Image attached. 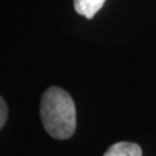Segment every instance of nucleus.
<instances>
[{
  "label": "nucleus",
  "instance_id": "f257e3e1",
  "mask_svg": "<svg viewBox=\"0 0 156 156\" xmlns=\"http://www.w3.org/2000/svg\"><path fill=\"white\" fill-rule=\"evenodd\" d=\"M41 119L52 138H70L76 131V105L72 96L60 87L47 89L41 100Z\"/></svg>",
  "mask_w": 156,
  "mask_h": 156
},
{
  "label": "nucleus",
  "instance_id": "f03ea898",
  "mask_svg": "<svg viewBox=\"0 0 156 156\" xmlns=\"http://www.w3.org/2000/svg\"><path fill=\"white\" fill-rule=\"evenodd\" d=\"M103 156H142V150L135 143L119 142L111 146Z\"/></svg>",
  "mask_w": 156,
  "mask_h": 156
},
{
  "label": "nucleus",
  "instance_id": "7ed1b4c3",
  "mask_svg": "<svg viewBox=\"0 0 156 156\" xmlns=\"http://www.w3.org/2000/svg\"><path fill=\"white\" fill-rule=\"evenodd\" d=\"M105 0H74V9L78 14L86 18H92L104 5Z\"/></svg>",
  "mask_w": 156,
  "mask_h": 156
},
{
  "label": "nucleus",
  "instance_id": "20e7f679",
  "mask_svg": "<svg viewBox=\"0 0 156 156\" xmlns=\"http://www.w3.org/2000/svg\"><path fill=\"white\" fill-rule=\"evenodd\" d=\"M7 117H8V107L5 104V101H4V99L0 96V129L5 124Z\"/></svg>",
  "mask_w": 156,
  "mask_h": 156
}]
</instances>
